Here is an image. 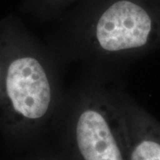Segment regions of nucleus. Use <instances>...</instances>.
Wrapping results in <instances>:
<instances>
[{
    "mask_svg": "<svg viewBox=\"0 0 160 160\" xmlns=\"http://www.w3.org/2000/svg\"><path fill=\"white\" fill-rule=\"evenodd\" d=\"M49 2H52V3H55V2H62V1H64V0H47Z\"/></svg>",
    "mask_w": 160,
    "mask_h": 160,
    "instance_id": "5",
    "label": "nucleus"
},
{
    "mask_svg": "<svg viewBox=\"0 0 160 160\" xmlns=\"http://www.w3.org/2000/svg\"><path fill=\"white\" fill-rule=\"evenodd\" d=\"M71 141L78 160H129L119 105L102 97L82 103L73 119Z\"/></svg>",
    "mask_w": 160,
    "mask_h": 160,
    "instance_id": "1",
    "label": "nucleus"
},
{
    "mask_svg": "<svg viewBox=\"0 0 160 160\" xmlns=\"http://www.w3.org/2000/svg\"><path fill=\"white\" fill-rule=\"evenodd\" d=\"M158 23L138 0H113L93 18L88 31L92 47L104 55L139 51L156 38Z\"/></svg>",
    "mask_w": 160,
    "mask_h": 160,
    "instance_id": "2",
    "label": "nucleus"
},
{
    "mask_svg": "<svg viewBox=\"0 0 160 160\" xmlns=\"http://www.w3.org/2000/svg\"><path fill=\"white\" fill-rule=\"evenodd\" d=\"M8 102L18 118L39 126L50 115L54 87L50 71L39 54L24 53L8 64L5 78Z\"/></svg>",
    "mask_w": 160,
    "mask_h": 160,
    "instance_id": "3",
    "label": "nucleus"
},
{
    "mask_svg": "<svg viewBox=\"0 0 160 160\" xmlns=\"http://www.w3.org/2000/svg\"><path fill=\"white\" fill-rule=\"evenodd\" d=\"M126 126L129 160H160V123L142 109L118 104Z\"/></svg>",
    "mask_w": 160,
    "mask_h": 160,
    "instance_id": "4",
    "label": "nucleus"
}]
</instances>
